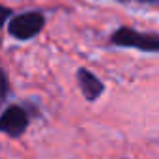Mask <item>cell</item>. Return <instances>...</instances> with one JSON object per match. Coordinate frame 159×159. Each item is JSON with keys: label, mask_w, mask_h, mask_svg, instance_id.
<instances>
[{"label": "cell", "mask_w": 159, "mask_h": 159, "mask_svg": "<svg viewBox=\"0 0 159 159\" xmlns=\"http://www.w3.org/2000/svg\"><path fill=\"white\" fill-rule=\"evenodd\" d=\"M26 127H28V116L25 109L17 105L8 107L0 116V131L6 133L8 137H19L26 131Z\"/></svg>", "instance_id": "3"}, {"label": "cell", "mask_w": 159, "mask_h": 159, "mask_svg": "<svg viewBox=\"0 0 159 159\" xmlns=\"http://www.w3.org/2000/svg\"><path fill=\"white\" fill-rule=\"evenodd\" d=\"M45 26V17L39 11H28V13H21L15 15L10 23H8V32L10 36L17 38V39H30L34 36H38Z\"/></svg>", "instance_id": "2"}, {"label": "cell", "mask_w": 159, "mask_h": 159, "mask_svg": "<svg viewBox=\"0 0 159 159\" xmlns=\"http://www.w3.org/2000/svg\"><path fill=\"white\" fill-rule=\"evenodd\" d=\"M6 94H8V79H6L2 67H0V105L6 99Z\"/></svg>", "instance_id": "5"}, {"label": "cell", "mask_w": 159, "mask_h": 159, "mask_svg": "<svg viewBox=\"0 0 159 159\" xmlns=\"http://www.w3.org/2000/svg\"><path fill=\"white\" fill-rule=\"evenodd\" d=\"M140 2H153V0H140Z\"/></svg>", "instance_id": "7"}, {"label": "cell", "mask_w": 159, "mask_h": 159, "mask_svg": "<svg viewBox=\"0 0 159 159\" xmlns=\"http://www.w3.org/2000/svg\"><path fill=\"white\" fill-rule=\"evenodd\" d=\"M10 15H11V10H10V8L0 6V26H4V25H6V21L10 19Z\"/></svg>", "instance_id": "6"}, {"label": "cell", "mask_w": 159, "mask_h": 159, "mask_svg": "<svg viewBox=\"0 0 159 159\" xmlns=\"http://www.w3.org/2000/svg\"><path fill=\"white\" fill-rule=\"evenodd\" d=\"M77 81H79V86H81V90L88 101H94L103 94V83L92 71H88L84 67H81L77 71Z\"/></svg>", "instance_id": "4"}, {"label": "cell", "mask_w": 159, "mask_h": 159, "mask_svg": "<svg viewBox=\"0 0 159 159\" xmlns=\"http://www.w3.org/2000/svg\"><path fill=\"white\" fill-rule=\"evenodd\" d=\"M111 43L118 47H133L146 52H157L159 51V38L155 34H140L133 28L122 26L111 36Z\"/></svg>", "instance_id": "1"}]
</instances>
